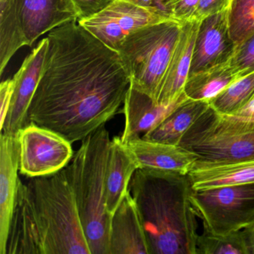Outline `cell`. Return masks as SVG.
<instances>
[{
    "mask_svg": "<svg viewBox=\"0 0 254 254\" xmlns=\"http://www.w3.org/2000/svg\"><path fill=\"white\" fill-rule=\"evenodd\" d=\"M41 81L29 107V123L69 142L82 141L118 114L130 77L117 50L78 21L49 32Z\"/></svg>",
    "mask_w": 254,
    "mask_h": 254,
    "instance_id": "6da1fadb",
    "label": "cell"
},
{
    "mask_svg": "<svg viewBox=\"0 0 254 254\" xmlns=\"http://www.w3.org/2000/svg\"><path fill=\"white\" fill-rule=\"evenodd\" d=\"M129 191L137 206L150 254H197L198 223L188 175L138 169Z\"/></svg>",
    "mask_w": 254,
    "mask_h": 254,
    "instance_id": "7a4b0ae2",
    "label": "cell"
},
{
    "mask_svg": "<svg viewBox=\"0 0 254 254\" xmlns=\"http://www.w3.org/2000/svg\"><path fill=\"white\" fill-rule=\"evenodd\" d=\"M111 141L102 126L83 139L72 163L65 167L91 254H109L112 216L107 209L106 181Z\"/></svg>",
    "mask_w": 254,
    "mask_h": 254,
    "instance_id": "3957f363",
    "label": "cell"
},
{
    "mask_svg": "<svg viewBox=\"0 0 254 254\" xmlns=\"http://www.w3.org/2000/svg\"><path fill=\"white\" fill-rule=\"evenodd\" d=\"M27 184L44 254H91L65 168Z\"/></svg>",
    "mask_w": 254,
    "mask_h": 254,
    "instance_id": "277c9868",
    "label": "cell"
},
{
    "mask_svg": "<svg viewBox=\"0 0 254 254\" xmlns=\"http://www.w3.org/2000/svg\"><path fill=\"white\" fill-rule=\"evenodd\" d=\"M181 26L172 19L147 26L129 35L117 50L128 72L130 85L155 102Z\"/></svg>",
    "mask_w": 254,
    "mask_h": 254,
    "instance_id": "5b68a950",
    "label": "cell"
},
{
    "mask_svg": "<svg viewBox=\"0 0 254 254\" xmlns=\"http://www.w3.org/2000/svg\"><path fill=\"white\" fill-rule=\"evenodd\" d=\"M179 145L196 154L200 161L254 159V120L221 115L209 108L185 133Z\"/></svg>",
    "mask_w": 254,
    "mask_h": 254,
    "instance_id": "8992f818",
    "label": "cell"
},
{
    "mask_svg": "<svg viewBox=\"0 0 254 254\" xmlns=\"http://www.w3.org/2000/svg\"><path fill=\"white\" fill-rule=\"evenodd\" d=\"M191 201L203 229L214 234L239 231L254 223V183L193 190Z\"/></svg>",
    "mask_w": 254,
    "mask_h": 254,
    "instance_id": "52a82bcc",
    "label": "cell"
},
{
    "mask_svg": "<svg viewBox=\"0 0 254 254\" xmlns=\"http://www.w3.org/2000/svg\"><path fill=\"white\" fill-rule=\"evenodd\" d=\"M171 19L157 8L138 6L127 0H113L97 14L78 22L105 45L117 51L129 35Z\"/></svg>",
    "mask_w": 254,
    "mask_h": 254,
    "instance_id": "ba28073f",
    "label": "cell"
},
{
    "mask_svg": "<svg viewBox=\"0 0 254 254\" xmlns=\"http://www.w3.org/2000/svg\"><path fill=\"white\" fill-rule=\"evenodd\" d=\"M20 172L29 178L57 173L73 157L72 142L57 132L30 123L17 133Z\"/></svg>",
    "mask_w": 254,
    "mask_h": 254,
    "instance_id": "9c48e42d",
    "label": "cell"
},
{
    "mask_svg": "<svg viewBox=\"0 0 254 254\" xmlns=\"http://www.w3.org/2000/svg\"><path fill=\"white\" fill-rule=\"evenodd\" d=\"M49 40L43 38L32 53L25 59L13 77L14 90L12 101L1 133L16 136L30 123L28 117L29 107L42 76L48 51Z\"/></svg>",
    "mask_w": 254,
    "mask_h": 254,
    "instance_id": "30bf717a",
    "label": "cell"
},
{
    "mask_svg": "<svg viewBox=\"0 0 254 254\" xmlns=\"http://www.w3.org/2000/svg\"><path fill=\"white\" fill-rule=\"evenodd\" d=\"M230 8L202 20L196 38L189 76L231 59L236 44L230 34Z\"/></svg>",
    "mask_w": 254,
    "mask_h": 254,
    "instance_id": "8fae6325",
    "label": "cell"
},
{
    "mask_svg": "<svg viewBox=\"0 0 254 254\" xmlns=\"http://www.w3.org/2000/svg\"><path fill=\"white\" fill-rule=\"evenodd\" d=\"M17 4L28 47L56 28L78 21L71 0H17Z\"/></svg>",
    "mask_w": 254,
    "mask_h": 254,
    "instance_id": "7c38bea8",
    "label": "cell"
},
{
    "mask_svg": "<svg viewBox=\"0 0 254 254\" xmlns=\"http://www.w3.org/2000/svg\"><path fill=\"white\" fill-rule=\"evenodd\" d=\"M20 142L17 135L0 138V254H5L10 222L20 178Z\"/></svg>",
    "mask_w": 254,
    "mask_h": 254,
    "instance_id": "4fadbf2b",
    "label": "cell"
},
{
    "mask_svg": "<svg viewBox=\"0 0 254 254\" xmlns=\"http://www.w3.org/2000/svg\"><path fill=\"white\" fill-rule=\"evenodd\" d=\"M188 99L184 93L178 100L172 103L157 104L149 96L130 85L122 110L125 116L122 141L126 142L131 138L143 136L158 126L177 107Z\"/></svg>",
    "mask_w": 254,
    "mask_h": 254,
    "instance_id": "5bb4252c",
    "label": "cell"
},
{
    "mask_svg": "<svg viewBox=\"0 0 254 254\" xmlns=\"http://www.w3.org/2000/svg\"><path fill=\"white\" fill-rule=\"evenodd\" d=\"M200 22L182 23L176 45L157 95V104L172 103L185 93L184 87L190 74L193 50Z\"/></svg>",
    "mask_w": 254,
    "mask_h": 254,
    "instance_id": "9a60e30c",
    "label": "cell"
},
{
    "mask_svg": "<svg viewBox=\"0 0 254 254\" xmlns=\"http://www.w3.org/2000/svg\"><path fill=\"white\" fill-rule=\"evenodd\" d=\"M5 254H44L30 191L20 180Z\"/></svg>",
    "mask_w": 254,
    "mask_h": 254,
    "instance_id": "2e32d148",
    "label": "cell"
},
{
    "mask_svg": "<svg viewBox=\"0 0 254 254\" xmlns=\"http://www.w3.org/2000/svg\"><path fill=\"white\" fill-rule=\"evenodd\" d=\"M139 169H156L188 175L197 157L180 145L148 140L136 136L124 142Z\"/></svg>",
    "mask_w": 254,
    "mask_h": 254,
    "instance_id": "e0dca14e",
    "label": "cell"
},
{
    "mask_svg": "<svg viewBox=\"0 0 254 254\" xmlns=\"http://www.w3.org/2000/svg\"><path fill=\"white\" fill-rule=\"evenodd\" d=\"M109 254H150L137 206L130 191L111 218Z\"/></svg>",
    "mask_w": 254,
    "mask_h": 254,
    "instance_id": "ac0fdd59",
    "label": "cell"
},
{
    "mask_svg": "<svg viewBox=\"0 0 254 254\" xmlns=\"http://www.w3.org/2000/svg\"><path fill=\"white\" fill-rule=\"evenodd\" d=\"M189 178L194 190L254 183V159L233 162L197 160Z\"/></svg>",
    "mask_w": 254,
    "mask_h": 254,
    "instance_id": "d6986e66",
    "label": "cell"
},
{
    "mask_svg": "<svg viewBox=\"0 0 254 254\" xmlns=\"http://www.w3.org/2000/svg\"><path fill=\"white\" fill-rule=\"evenodd\" d=\"M138 169V163L121 137L115 136L111 141L107 170V209L111 216L128 192L130 181Z\"/></svg>",
    "mask_w": 254,
    "mask_h": 254,
    "instance_id": "ffe728a7",
    "label": "cell"
},
{
    "mask_svg": "<svg viewBox=\"0 0 254 254\" xmlns=\"http://www.w3.org/2000/svg\"><path fill=\"white\" fill-rule=\"evenodd\" d=\"M210 108L207 101L188 99L177 107L158 126L142 136L144 139L179 145L190 127Z\"/></svg>",
    "mask_w": 254,
    "mask_h": 254,
    "instance_id": "44dd1931",
    "label": "cell"
},
{
    "mask_svg": "<svg viewBox=\"0 0 254 254\" xmlns=\"http://www.w3.org/2000/svg\"><path fill=\"white\" fill-rule=\"evenodd\" d=\"M27 46L19 14L17 0H0V73L13 56Z\"/></svg>",
    "mask_w": 254,
    "mask_h": 254,
    "instance_id": "7402d4cb",
    "label": "cell"
},
{
    "mask_svg": "<svg viewBox=\"0 0 254 254\" xmlns=\"http://www.w3.org/2000/svg\"><path fill=\"white\" fill-rule=\"evenodd\" d=\"M239 79L227 62L189 76L184 92L189 99L209 102Z\"/></svg>",
    "mask_w": 254,
    "mask_h": 254,
    "instance_id": "603a6c76",
    "label": "cell"
},
{
    "mask_svg": "<svg viewBox=\"0 0 254 254\" xmlns=\"http://www.w3.org/2000/svg\"><path fill=\"white\" fill-rule=\"evenodd\" d=\"M254 101V72L240 78L209 101L210 108L221 115L235 116Z\"/></svg>",
    "mask_w": 254,
    "mask_h": 254,
    "instance_id": "cb8c5ba5",
    "label": "cell"
},
{
    "mask_svg": "<svg viewBox=\"0 0 254 254\" xmlns=\"http://www.w3.org/2000/svg\"><path fill=\"white\" fill-rule=\"evenodd\" d=\"M197 254H250L243 230L214 234L203 229L197 240Z\"/></svg>",
    "mask_w": 254,
    "mask_h": 254,
    "instance_id": "d4e9b609",
    "label": "cell"
},
{
    "mask_svg": "<svg viewBox=\"0 0 254 254\" xmlns=\"http://www.w3.org/2000/svg\"><path fill=\"white\" fill-rule=\"evenodd\" d=\"M230 29L235 44H240L254 33V0H232Z\"/></svg>",
    "mask_w": 254,
    "mask_h": 254,
    "instance_id": "484cf974",
    "label": "cell"
},
{
    "mask_svg": "<svg viewBox=\"0 0 254 254\" xmlns=\"http://www.w3.org/2000/svg\"><path fill=\"white\" fill-rule=\"evenodd\" d=\"M228 62L239 79L254 72V33L236 46Z\"/></svg>",
    "mask_w": 254,
    "mask_h": 254,
    "instance_id": "4316f807",
    "label": "cell"
},
{
    "mask_svg": "<svg viewBox=\"0 0 254 254\" xmlns=\"http://www.w3.org/2000/svg\"><path fill=\"white\" fill-rule=\"evenodd\" d=\"M200 0H168L166 11L168 15L181 23L191 21Z\"/></svg>",
    "mask_w": 254,
    "mask_h": 254,
    "instance_id": "83f0119b",
    "label": "cell"
},
{
    "mask_svg": "<svg viewBox=\"0 0 254 254\" xmlns=\"http://www.w3.org/2000/svg\"><path fill=\"white\" fill-rule=\"evenodd\" d=\"M232 0H200L191 21L201 22L206 17L230 8Z\"/></svg>",
    "mask_w": 254,
    "mask_h": 254,
    "instance_id": "f1b7e54d",
    "label": "cell"
},
{
    "mask_svg": "<svg viewBox=\"0 0 254 254\" xmlns=\"http://www.w3.org/2000/svg\"><path fill=\"white\" fill-rule=\"evenodd\" d=\"M77 14L78 20L88 18L108 6L113 0H71Z\"/></svg>",
    "mask_w": 254,
    "mask_h": 254,
    "instance_id": "f546056e",
    "label": "cell"
},
{
    "mask_svg": "<svg viewBox=\"0 0 254 254\" xmlns=\"http://www.w3.org/2000/svg\"><path fill=\"white\" fill-rule=\"evenodd\" d=\"M14 90V81L12 78L5 80L0 84V128L3 126L7 114L11 106Z\"/></svg>",
    "mask_w": 254,
    "mask_h": 254,
    "instance_id": "4dcf8cb0",
    "label": "cell"
},
{
    "mask_svg": "<svg viewBox=\"0 0 254 254\" xmlns=\"http://www.w3.org/2000/svg\"><path fill=\"white\" fill-rule=\"evenodd\" d=\"M127 1L138 6L144 7V8H157L166 13V6L162 0H127Z\"/></svg>",
    "mask_w": 254,
    "mask_h": 254,
    "instance_id": "1f68e13d",
    "label": "cell"
},
{
    "mask_svg": "<svg viewBox=\"0 0 254 254\" xmlns=\"http://www.w3.org/2000/svg\"><path fill=\"white\" fill-rule=\"evenodd\" d=\"M248 242L250 254H254V223L249 227L243 229Z\"/></svg>",
    "mask_w": 254,
    "mask_h": 254,
    "instance_id": "d6a6232c",
    "label": "cell"
},
{
    "mask_svg": "<svg viewBox=\"0 0 254 254\" xmlns=\"http://www.w3.org/2000/svg\"><path fill=\"white\" fill-rule=\"evenodd\" d=\"M235 117L246 119V120H254V101L250 103L248 106L245 107L239 114L235 115Z\"/></svg>",
    "mask_w": 254,
    "mask_h": 254,
    "instance_id": "836d02e7",
    "label": "cell"
},
{
    "mask_svg": "<svg viewBox=\"0 0 254 254\" xmlns=\"http://www.w3.org/2000/svg\"><path fill=\"white\" fill-rule=\"evenodd\" d=\"M163 1V3L165 4V6H166V3L167 2L168 0H162Z\"/></svg>",
    "mask_w": 254,
    "mask_h": 254,
    "instance_id": "e575fe53",
    "label": "cell"
}]
</instances>
